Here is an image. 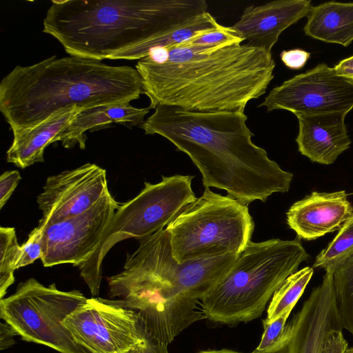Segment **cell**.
Here are the masks:
<instances>
[{
    "instance_id": "25",
    "label": "cell",
    "mask_w": 353,
    "mask_h": 353,
    "mask_svg": "<svg viewBox=\"0 0 353 353\" xmlns=\"http://www.w3.org/2000/svg\"><path fill=\"white\" fill-rule=\"evenodd\" d=\"M293 307L288 308L276 319L267 322L263 320L264 331L258 347L253 351L259 353L274 346L281 339L288 316Z\"/></svg>"
},
{
    "instance_id": "15",
    "label": "cell",
    "mask_w": 353,
    "mask_h": 353,
    "mask_svg": "<svg viewBox=\"0 0 353 353\" xmlns=\"http://www.w3.org/2000/svg\"><path fill=\"white\" fill-rule=\"evenodd\" d=\"M352 216L353 205L345 190L314 191L290 206L286 222L299 239L312 241L339 230Z\"/></svg>"
},
{
    "instance_id": "31",
    "label": "cell",
    "mask_w": 353,
    "mask_h": 353,
    "mask_svg": "<svg viewBox=\"0 0 353 353\" xmlns=\"http://www.w3.org/2000/svg\"><path fill=\"white\" fill-rule=\"evenodd\" d=\"M126 353H168V344L148 334L141 343Z\"/></svg>"
},
{
    "instance_id": "32",
    "label": "cell",
    "mask_w": 353,
    "mask_h": 353,
    "mask_svg": "<svg viewBox=\"0 0 353 353\" xmlns=\"http://www.w3.org/2000/svg\"><path fill=\"white\" fill-rule=\"evenodd\" d=\"M0 333V347L1 350L12 346L14 343V336L18 335L14 329L6 322L5 323H1Z\"/></svg>"
},
{
    "instance_id": "2",
    "label": "cell",
    "mask_w": 353,
    "mask_h": 353,
    "mask_svg": "<svg viewBox=\"0 0 353 353\" xmlns=\"http://www.w3.org/2000/svg\"><path fill=\"white\" fill-rule=\"evenodd\" d=\"M154 110L140 127L185 153L200 171L205 188L225 190L247 205L289 191L293 174L252 142L244 112L193 111L166 105Z\"/></svg>"
},
{
    "instance_id": "34",
    "label": "cell",
    "mask_w": 353,
    "mask_h": 353,
    "mask_svg": "<svg viewBox=\"0 0 353 353\" xmlns=\"http://www.w3.org/2000/svg\"><path fill=\"white\" fill-rule=\"evenodd\" d=\"M196 353H243L228 349L201 350Z\"/></svg>"
},
{
    "instance_id": "8",
    "label": "cell",
    "mask_w": 353,
    "mask_h": 353,
    "mask_svg": "<svg viewBox=\"0 0 353 353\" xmlns=\"http://www.w3.org/2000/svg\"><path fill=\"white\" fill-rule=\"evenodd\" d=\"M194 176H162L157 183L145 186L132 199L120 204L101 243L90 259L78 266L81 276L91 294L99 292L103 259L118 242L136 238L143 239L168 226L196 199L192 188Z\"/></svg>"
},
{
    "instance_id": "23",
    "label": "cell",
    "mask_w": 353,
    "mask_h": 353,
    "mask_svg": "<svg viewBox=\"0 0 353 353\" xmlns=\"http://www.w3.org/2000/svg\"><path fill=\"white\" fill-rule=\"evenodd\" d=\"M333 280L343 328L353 336V255L334 272Z\"/></svg>"
},
{
    "instance_id": "16",
    "label": "cell",
    "mask_w": 353,
    "mask_h": 353,
    "mask_svg": "<svg viewBox=\"0 0 353 353\" xmlns=\"http://www.w3.org/2000/svg\"><path fill=\"white\" fill-rule=\"evenodd\" d=\"M312 7L308 0H277L248 6L231 28L248 46L272 53L282 32L307 17Z\"/></svg>"
},
{
    "instance_id": "11",
    "label": "cell",
    "mask_w": 353,
    "mask_h": 353,
    "mask_svg": "<svg viewBox=\"0 0 353 353\" xmlns=\"http://www.w3.org/2000/svg\"><path fill=\"white\" fill-rule=\"evenodd\" d=\"M296 114L347 113L353 109V80L321 63L274 88L259 107Z\"/></svg>"
},
{
    "instance_id": "18",
    "label": "cell",
    "mask_w": 353,
    "mask_h": 353,
    "mask_svg": "<svg viewBox=\"0 0 353 353\" xmlns=\"http://www.w3.org/2000/svg\"><path fill=\"white\" fill-rule=\"evenodd\" d=\"M150 108H135L130 103L108 104L81 110L70 123L60 133L56 141H61L65 148H72L78 145L79 148H85L87 130L96 128L108 126L112 123L123 124L128 127L141 126L145 116Z\"/></svg>"
},
{
    "instance_id": "24",
    "label": "cell",
    "mask_w": 353,
    "mask_h": 353,
    "mask_svg": "<svg viewBox=\"0 0 353 353\" xmlns=\"http://www.w3.org/2000/svg\"><path fill=\"white\" fill-rule=\"evenodd\" d=\"M19 245L14 228H0V298L14 283V272L19 255Z\"/></svg>"
},
{
    "instance_id": "1",
    "label": "cell",
    "mask_w": 353,
    "mask_h": 353,
    "mask_svg": "<svg viewBox=\"0 0 353 353\" xmlns=\"http://www.w3.org/2000/svg\"><path fill=\"white\" fill-rule=\"evenodd\" d=\"M274 68L272 53L248 44L188 41L154 48L136 65L150 109L166 105L201 112H244L266 92Z\"/></svg>"
},
{
    "instance_id": "14",
    "label": "cell",
    "mask_w": 353,
    "mask_h": 353,
    "mask_svg": "<svg viewBox=\"0 0 353 353\" xmlns=\"http://www.w3.org/2000/svg\"><path fill=\"white\" fill-rule=\"evenodd\" d=\"M106 171L94 163L49 176L37 196L39 221L47 223L82 214L109 193Z\"/></svg>"
},
{
    "instance_id": "35",
    "label": "cell",
    "mask_w": 353,
    "mask_h": 353,
    "mask_svg": "<svg viewBox=\"0 0 353 353\" xmlns=\"http://www.w3.org/2000/svg\"><path fill=\"white\" fill-rule=\"evenodd\" d=\"M343 353H353V347H347Z\"/></svg>"
},
{
    "instance_id": "7",
    "label": "cell",
    "mask_w": 353,
    "mask_h": 353,
    "mask_svg": "<svg viewBox=\"0 0 353 353\" xmlns=\"http://www.w3.org/2000/svg\"><path fill=\"white\" fill-rule=\"evenodd\" d=\"M248 206L205 188L165 228L174 259L184 263L241 253L254 228Z\"/></svg>"
},
{
    "instance_id": "12",
    "label": "cell",
    "mask_w": 353,
    "mask_h": 353,
    "mask_svg": "<svg viewBox=\"0 0 353 353\" xmlns=\"http://www.w3.org/2000/svg\"><path fill=\"white\" fill-rule=\"evenodd\" d=\"M109 192L86 212L43 223L41 260L43 266L63 263L74 266L88 261L98 248L119 206Z\"/></svg>"
},
{
    "instance_id": "13",
    "label": "cell",
    "mask_w": 353,
    "mask_h": 353,
    "mask_svg": "<svg viewBox=\"0 0 353 353\" xmlns=\"http://www.w3.org/2000/svg\"><path fill=\"white\" fill-rule=\"evenodd\" d=\"M343 329L336 307L333 273L327 271L321 283L312 289L300 310L286 324L279 341L259 353H321L327 334Z\"/></svg>"
},
{
    "instance_id": "4",
    "label": "cell",
    "mask_w": 353,
    "mask_h": 353,
    "mask_svg": "<svg viewBox=\"0 0 353 353\" xmlns=\"http://www.w3.org/2000/svg\"><path fill=\"white\" fill-rule=\"evenodd\" d=\"M207 10L205 0H52L43 32L70 56L140 60Z\"/></svg>"
},
{
    "instance_id": "21",
    "label": "cell",
    "mask_w": 353,
    "mask_h": 353,
    "mask_svg": "<svg viewBox=\"0 0 353 353\" xmlns=\"http://www.w3.org/2000/svg\"><path fill=\"white\" fill-rule=\"evenodd\" d=\"M314 274L312 267L306 266L290 275L274 292L267 310V322L278 318L293 307L301 298Z\"/></svg>"
},
{
    "instance_id": "19",
    "label": "cell",
    "mask_w": 353,
    "mask_h": 353,
    "mask_svg": "<svg viewBox=\"0 0 353 353\" xmlns=\"http://www.w3.org/2000/svg\"><path fill=\"white\" fill-rule=\"evenodd\" d=\"M81 110L65 109L32 128L13 132V141L7 151V161L21 168L44 162L46 147L55 142L57 136Z\"/></svg>"
},
{
    "instance_id": "29",
    "label": "cell",
    "mask_w": 353,
    "mask_h": 353,
    "mask_svg": "<svg viewBox=\"0 0 353 353\" xmlns=\"http://www.w3.org/2000/svg\"><path fill=\"white\" fill-rule=\"evenodd\" d=\"M347 347L342 330H332L327 334L321 353H343Z\"/></svg>"
},
{
    "instance_id": "5",
    "label": "cell",
    "mask_w": 353,
    "mask_h": 353,
    "mask_svg": "<svg viewBox=\"0 0 353 353\" xmlns=\"http://www.w3.org/2000/svg\"><path fill=\"white\" fill-rule=\"evenodd\" d=\"M142 92L136 68L53 55L33 65H17L2 79L0 112L14 132L65 109L130 103Z\"/></svg>"
},
{
    "instance_id": "26",
    "label": "cell",
    "mask_w": 353,
    "mask_h": 353,
    "mask_svg": "<svg viewBox=\"0 0 353 353\" xmlns=\"http://www.w3.org/2000/svg\"><path fill=\"white\" fill-rule=\"evenodd\" d=\"M43 225L39 224L29 234L26 241L20 245L19 259L16 268L26 266L34 263L37 259H41L43 245Z\"/></svg>"
},
{
    "instance_id": "17",
    "label": "cell",
    "mask_w": 353,
    "mask_h": 353,
    "mask_svg": "<svg viewBox=\"0 0 353 353\" xmlns=\"http://www.w3.org/2000/svg\"><path fill=\"white\" fill-rule=\"evenodd\" d=\"M347 114L330 112L296 114L299 152L311 161L323 165L334 163L351 145L345 123Z\"/></svg>"
},
{
    "instance_id": "33",
    "label": "cell",
    "mask_w": 353,
    "mask_h": 353,
    "mask_svg": "<svg viewBox=\"0 0 353 353\" xmlns=\"http://www.w3.org/2000/svg\"><path fill=\"white\" fill-rule=\"evenodd\" d=\"M334 68L338 75L353 80V56L341 61Z\"/></svg>"
},
{
    "instance_id": "27",
    "label": "cell",
    "mask_w": 353,
    "mask_h": 353,
    "mask_svg": "<svg viewBox=\"0 0 353 353\" xmlns=\"http://www.w3.org/2000/svg\"><path fill=\"white\" fill-rule=\"evenodd\" d=\"M243 40L230 27L221 25L217 29L210 30L199 35L188 42L201 46H215L228 43H242Z\"/></svg>"
},
{
    "instance_id": "6",
    "label": "cell",
    "mask_w": 353,
    "mask_h": 353,
    "mask_svg": "<svg viewBox=\"0 0 353 353\" xmlns=\"http://www.w3.org/2000/svg\"><path fill=\"white\" fill-rule=\"evenodd\" d=\"M310 259L298 239L250 241L201 301L203 314L212 323L228 326L259 318L284 281Z\"/></svg>"
},
{
    "instance_id": "30",
    "label": "cell",
    "mask_w": 353,
    "mask_h": 353,
    "mask_svg": "<svg viewBox=\"0 0 353 353\" xmlns=\"http://www.w3.org/2000/svg\"><path fill=\"white\" fill-rule=\"evenodd\" d=\"M280 56L285 66L290 69L297 70L305 64L310 54L301 49H292L283 50Z\"/></svg>"
},
{
    "instance_id": "22",
    "label": "cell",
    "mask_w": 353,
    "mask_h": 353,
    "mask_svg": "<svg viewBox=\"0 0 353 353\" xmlns=\"http://www.w3.org/2000/svg\"><path fill=\"white\" fill-rule=\"evenodd\" d=\"M353 255V216L338 230L327 247L316 256L312 268L334 272Z\"/></svg>"
},
{
    "instance_id": "9",
    "label": "cell",
    "mask_w": 353,
    "mask_h": 353,
    "mask_svg": "<svg viewBox=\"0 0 353 353\" xmlns=\"http://www.w3.org/2000/svg\"><path fill=\"white\" fill-rule=\"evenodd\" d=\"M87 298L80 291H61L55 283L45 286L30 278L14 294L0 301V316L21 339L60 353H89L79 345L63 320Z\"/></svg>"
},
{
    "instance_id": "36",
    "label": "cell",
    "mask_w": 353,
    "mask_h": 353,
    "mask_svg": "<svg viewBox=\"0 0 353 353\" xmlns=\"http://www.w3.org/2000/svg\"><path fill=\"white\" fill-rule=\"evenodd\" d=\"M353 194V193H352Z\"/></svg>"
},
{
    "instance_id": "3",
    "label": "cell",
    "mask_w": 353,
    "mask_h": 353,
    "mask_svg": "<svg viewBox=\"0 0 353 353\" xmlns=\"http://www.w3.org/2000/svg\"><path fill=\"white\" fill-rule=\"evenodd\" d=\"M239 254L179 263L166 228L141 239L123 270L108 279L109 296L143 319L148 333L166 344L205 319L202 299L227 273Z\"/></svg>"
},
{
    "instance_id": "28",
    "label": "cell",
    "mask_w": 353,
    "mask_h": 353,
    "mask_svg": "<svg viewBox=\"0 0 353 353\" xmlns=\"http://www.w3.org/2000/svg\"><path fill=\"white\" fill-rule=\"evenodd\" d=\"M21 176L17 170L6 171L0 176V208H2L17 188Z\"/></svg>"
},
{
    "instance_id": "10",
    "label": "cell",
    "mask_w": 353,
    "mask_h": 353,
    "mask_svg": "<svg viewBox=\"0 0 353 353\" xmlns=\"http://www.w3.org/2000/svg\"><path fill=\"white\" fill-rule=\"evenodd\" d=\"M63 324L89 353H126L149 334L137 312L101 298H87Z\"/></svg>"
},
{
    "instance_id": "20",
    "label": "cell",
    "mask_w": 353,
    "mask_h": 353,
    "mask_svg": "<svg viewBox=\"0 0 353 353\" xmlns=\"http://www.w3.org/2000/svg\"><path fill=\"white\" fill-rule=\"evenodd\" d=\"M307 17L306 35L345 47L353 41V3L325 2L312 6Z\"/></svg>"
}]
</instances>
